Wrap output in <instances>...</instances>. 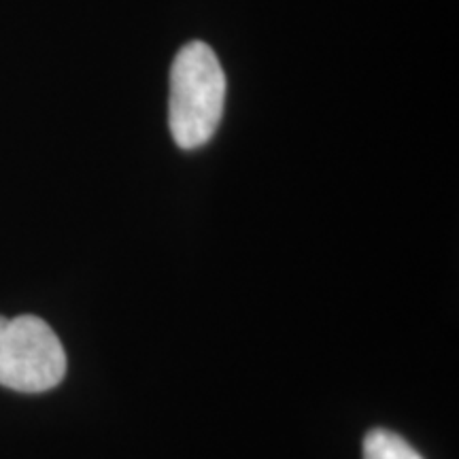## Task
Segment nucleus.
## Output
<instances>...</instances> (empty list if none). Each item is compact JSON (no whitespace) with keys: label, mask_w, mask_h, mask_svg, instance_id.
Returning <instances> with one entry per match:
<instances>
[{"label":"nucleus","mask_w":459,"mask_h":459,"mask_svg":"<svg viewBox=\"0 0 459 459\" xmlns=\"http://www.w3.org/2000/svg\"><path fill=\"white\" fill-rule=\"evenodd\" d=\"M364 459H423L402 436L389 429H372L364 438Z\"/></svg>","instance_id":"3"},{"label":"nucleus","mask_w":459,"mask_h":459,"mask_svg":"<svg viewBox=\"0 0 459 459\" xmlns=\"http://www.w3.org/2000/svg\"><path fill=\"white\" fill-rule=\"evenodd\" d=\"M226 105V74L215 51L203 41L183 45L170 68L169 126L181 149L213 139Z\"/></svg>","instance_id":"1"},{"label":"nucleus","mask_w":459,"mask_h":459,"mask_svg":"<svg viewBox=\"0 0 459 459\" xmlns=\"http://www.w3.org/2000/svg\"><path fill=\"white\" fill-rule=\"evenodd\" d=\"M66 353L56 332L34 315L0 317V385L41 394L60 385Z\"/></svg>","instance_id":"2"}]
</instances>
